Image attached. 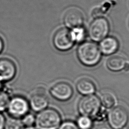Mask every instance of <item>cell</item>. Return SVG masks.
I'll return each instance as SVG.
<instances>
[{
    "label": "cell",
    "mask_w": 129,
    "mask_h": 129,
    "mask_svg": "<svg viewBox=\"0 0 129 129\" xmlns=\"http://www.w3.org/2000/svg\"><path fill=\"white\" fill-rule=\"evenodd\" d=\"M77 56L84 65L93 67L101 59V52L99 46L94 42L85 41L80 44L77 49Z\"/></svg>",
    "instance_id": "6da1fadb"
},
{
    "label": "cell",
    "mask_w": 129,
    "mask_h": 129,
    "mask_svg": "<svg viewBox=\"0 0 129 129\" xmlns=\"http://www.w3.org/2000/svg\"><path fill=\"white\" fill-rule=\"evenodd\" d=\"M61 123L59 113L55 109L46 108L37 113L35 124L37 129H58Z\"/></svg>",
    "instance_id": "7a4b0ae2"
},
{
    "label": "cell",
    "mask_w": 129,
    "mask_h": 129,
    "mask_svg": "<svg viewBox=\"0 0 129 129\" xmlns=\"http://www.w3.org/2000/svg\"><path fill=\"white\" fill-rule=\"evenodd\" d=\"M78 107L82 115L94 117L99 112L101 102L99 98L93 94L86 95L80 99Z\"/></svg>",
    "instance_id": "3957f363"
},
{
    "label": "cell",
    "mask_w": 129,
    "mask_h": 129,
    "mask_svg": "<svg viewBox=\"0 0 129 129\" xmlns=\"http://www.w3.org/2000/svg\"><path fill=\"white\" fill-rule=\"evenodd\" d=\"M108 121L113 129H122L127 123L129 114L127 110L122 106L113 107L108 113Z\"/></svg>",
    "instance_id": "277c9868"
},
{
    "label": "cell",
    "mask_w": 129,
    "mask_h": 129,
    "mask_svg": "<svg viewBox=\"0 0 129 129\" xmlns=\"http://www.w3.org/2000/svg\"><path fill=\"white\" fill-rule=\"evenodd\" d=\"M109 31L107 20L104 18H98L94 20L89 28V35L95 42L101 41L105 38Z\"/></svg>",
    "instance_id": "5b68a950"
},
{
    "label": "cell",
    "mask_w": 129,
    "mask_h": 129,
    "mask_svg": "<svg viewBox=\"0 0 129 129\" xmlns=\"http://www.w3.org/2000/svg\"><path fill=\"white\" fill-rule=\"evenodd\" d=\"M28 101L23 97L16 96L10 99L7 110L12 117L20 118L28 112Z\"/></svg>",
    "instance_id": "8992f818"
},
{
    "label": "cell",
    "mask_w": 129,
    "mask_h": 129,
    "mask_svg": "<svg viewBox=\"0 0 129 129\" xmlns=\"http://www.w3.org/2000/svg\"><path fill=\"white\" fill-rule=\"evenodd\" d=\"M72 38L71 31L66 28L57 30L53 37V43L55 47L60 51H67L74 44Z\"/></svg>",
    "instance_id": "52a82bcc"
},
{
    "label": "cell",
    "mask_w": 129,
    "mask_h": 129,
    "mask_svg": "<svg viewBox=\"0 0 129 129\" xmlns=\"http://www.w3.org/2000/svg\"><path fill=\"white\" fill-rule=\"evenodd\" d=\"M50 93L55 99L64 101L72 97L73 90L70 84L66 82H59L51 86L50 89Z\"/></svg>",
    "instance_id": "ba28073f"
},
{
    "label": "cell",
    "mask_w": 129,
    "mask_h": 129,
    "mask_svg": "<svg viewBox=\"0 0 129 129\" xmlns=\"http://www.w3.org/2000/svg\"><path fill=\"white\" fill-rule=\"evenodd\" d=\"M29 106L36 112H39L47 108L49 98L44 90L34 91L30 96L28 101Z\"/></svg>",
    "instance_id": "9c48e42d"
},
{
    "label": "cell",
    "mask_w": 129,
    "mask_h": 129,
    "mask_svg": "<svg viewBox=\"0 0 129 129\" xmlns=\"http://www.w3.org/2000/svg\"><path fill=\"white\" fill-rule=\"evenodd\" d=\"M17 67L10 58H0V81L2 82L12 80L16 76Z\"/></svg>",
    "instance_id": "30bf717a"
},
{
    "label": "cell",
    "mask_w": 129,
    "mask_h": 129,
    "mask_svg": "<svg viewBox=\"0 0 129 129\" xmlns=\"http://www.w3.org/2000/svg\"><path fill=\"white\" fill-rule=\"evenodd\" d=\"M64 22L70 28L81 27L84 22V16L80 10L76 8L69 9L64 16Z\"/></svg>",
    "instance_id": "8fae6325"
},
{
    "label": "cell",
    "mask_w": 129,
    "mask_h": 129,
    "mask_svg": "<svg viewBox=\"0 0 129 129\" xmlns=\"http://www.w3.org/2000/svg\"><path fill=\"white\" fill-rule=\"evenodd\" d=\"M99 49L101 53L105 55H110L115 53L119 48V42L115 38L106 37L99 44Z\"/></svg>",
    "instance_id": "7c38bea8"
},
{
    "label": "cell",
    "mask_w": 129,
    "mask_h": 129,
    "mask_svg": "<svg viewBox=\"0 0 129 129\" xmlns=\"http://www.w3.org/2000/svg\"><path fill=\"white\" fill-rule=\"evenodd\" d=\"M77 91L85 96L92 95L96 91V86L94 82L90 79L83 78L80 79L76 84Z\"/></svg>",
    "instance_id": "4fadbf2b"
},
{
    "label": "cell",
    "mask_w": 129,
    "mask_h": 129,
    "mask_svg": "<svg viewBox=\"0 0 129 129\" xmlns=\"http://www.w3.org/2000/svg\"><path fill=\"white\" fill-rule=\"evenodd\" d=\"M127 63L126 59L123 56L114 55L107 59L106 67L111 71L118 72L124 69Z\"/></svg>",
    "instance_id": "5bb4252c"
},
{
    "label": "cell",
    "mask_w": 129,
    "mask_h": 129,
    "mask_svg": "<svg viewBox=\"0 0 129 129\" xmlns=\"http://www.w3.org/2000/svg\"><path fill=\"white\" fill-rule=\"evenodd\" d=\"M23 126L21 119L11 116L6 120L4 129H23Z\"/></svg>",
    "instance_id": "9a60e30c"
},
{
    "label": "cell",
    "mask_w": 129,
    "mask_h": 129,
    "mask_svg": "<svg viewBox=\"0 0 129 129\" xmlns=\"http://www.w3.org/2000/svg\"><path fill=\"white\" fill-rule=\"evenodd\" d=\"M72 38L74 42H83L86 37V33L85 30L81 27L73 28L71 31Z\"/></svg>",
    "instance_id": "2e32d148"
},
{
    "label": "cell",
    "mask_w": 129,
    "mask_h": 129,
    "mask_svg": "<svg viewBox=\"0 0 129 129\" xmlns=\"http://www.w3.org/2000/svg\"><path fill=\"white\" fill-rule=\"evenodd\" d=\"M99 99L101 104L107 108L112 107L115 104V98L113 95L108 92L103 93Z\"/></svg>",
    "instance_id": "e0dca14e"
},
{
    "label": "cell",
    "mask_w": 129,
    "mask_h": 129,
    "mask_svg": "<svg viewBox=\"0 0 129 129\" xmlns=\"http://www.w3.org/2000/svg\"><path fill=\"white\" fill-rule=\"evenodd\" d=\"M92 123V119L90 117L81 115L78 118L76 124L79 129H90Z\"/></svg>",
    "instance_id": "ac0fdd59"
},
{
    "label": "cell",
    "mask_w": 129,
    "mask_h": 129,
    "mask_svg": "<svg viewBox=\"0 0 129 129\" xmlns=\"http://www.w3.org/2000/svg\"><path fill=\"white\" fill-rule=\"evenodd\" d=\"M10 99L7 92L2 90L0 91V112L7 109Z\"/></svg>",
    "instance_id": "d6986e66"
},
{
    "label": "cell",
    "mask_w": 129,
    "mask_h": 129,
    "mask_svg": "<svg viewBox=\"0 0 129 129\" xmlns=\"http://www.w3.org/2000/svg\"><path fill=\"white\" fill-rule=\"evenodd\" d=\"M22 118L21 121L24 126L25 125L26 127L31 126L34 123H35V116L32 113L28 112L22 117Z\"/></svg>",
    "instance_id": "ffe728a7"
},
{
    "label": "cell",
    "mask_w": 129,
    "mask_h": 129,
    "mask_svg": "<svg viewBox=\"0 0 129 129\" xmlns=\"http://www.w3.org/2000/svg\"><path fill=\"white\" fill-rule=\"evenodd\" d=\"M58 129H79L76 123L70 120H67L60 123Z\"/></svg>",
    "instance_id": "44dd1931"
},
{
    "label": "cell",
    "mask_w": 129,
    "mask_h": 129,
    "mask_svg": "<svg viewBox=\"0 0 129 129\" xmlns=\"http://www.w3.org/2000/svg\"><path fill=\"white\" fill-rule=\"evenodd\" d=\"M5 121L4 116L0 112V129H4Z\"/></svg>",
    "instance_id": "7402d4cb"
},
{
    "label": "cell",
    "mask_w": 129,
    "mask_h": 129,
    "mask_svg": "<svg viewBox=\"0 0 129 129\" xmlns=\"http://www.w3.org/2000/svg\"><path fill=\"white\" fill-rule=\"evenodd\" d=\"M4 47V43L2 38L0 37V53L3 50Z\"/></svg>",
    "instance_id": "603a6c76"
},
{
    "label": "cell",
    "mask_w": 129,
    "mask_h": 129,
    "mask_svg": "<svg viewBox=\"0 0 129 129\" xmlns=\"http://www.w3.org/2000/svg\"><path fill=\"white\" fill-rule=\"evenodd\" d=\"M23 129H37V128L36 127H34L31 126H27Z\"/></svg>",
    "instance_id": "cb8c5ba5"
},
{
    "label": "cell",
    "mask_w": 129,
    "mask_h": 129,
    "mask_svg": "<svg viewBox=\"0 0 129 129\" xmlns=\"http://www.w3.org/2000/svg\"><path fill=\"white\" fill-rule=\"evenodd\" d=\"M2 86H3V84H2V82H1L0 81V91H1L2 90Z\"/></svg>",
    "instance_id": "d4e9b609"
}]
</instances>
